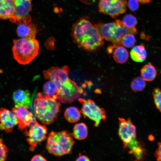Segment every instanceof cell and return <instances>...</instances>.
I'll return each mask as SVG.
<instances>
[{"instance_id": "obj_12", "label": "cell", "mask_w": 161, "mask_h": 161, "mask_svg": "<svg viewBox=\"0 0 161 161\" xmlns=\"http://www.w3.org/2000/svg\"><path fill=\"white\" fill-rule=\"evenodd\" d=\"M69 68L67 66L61 67L53 66L43 72L44 78L54 81L58 88L69 78Z\"/></svg>"}, {"instance_id": "obj_6", "label": "cell", "mask_w": 161, "mask_h": 161, "mask_svg": "<svg viewBox=\"0 0 161 161\" xmlns=\"http://www.w3.org/2000/svg\"><path fill=\"white\" fill-rule=\"evenodd\" d=\"M83 92L81 87L68 78L58 88L57 100L63 103H70L78 98Z\"/></svg>"}, {"instance_id": "obj_28", "label": "cell", "mask_w": 161, "mask_h": 161, "mask_svg": "<svg viewBox=\"0 0 161 161\" xmlns=\"http://www.w3.org/2000/svg\"><path fill=\"white\" fill-rule=\"evenodd\" d=\"M152 95L155 104L157 108L161 112V90L158 88L154 89Z\"/></svg>"}, {"instance_id": "obj_11", "label": "cell", "mask_w": 161, "mask_h": 161, "mask_svg": "<svg viewBox=\"0 0 161 161\" xmlns=\"http://www.w3.org/2000/svg\"><path fill=\"white\" fill-rule=\"evenodd\" d=\"M27 106L16 105L12 109L17 120L18 128L21 130L26 129L33 121V115Z\"/></svg>"}, {"instance_id": "obj_33", "label": "cell", "mask_w": 161, "mask_h": 161, "mask_svg": "<svg viewBox=\"0 0 161 161\" xmlns=\"http://www.w3.org/2000/svg\"><path fill=\"white\" fill-rule=\"evenodd\" d=\"M76 160L89 161H90V160L86 156L82 155L80 154H79L78 157L77 158Z\"/></svg>"}, {"instance_id": "obj_29", "label": "cell", "mask_w": 161, "mask_h": 161, "mask_svg": "<svg viewBox=\"0 0 161 161\" xmlns=\"http://www.w3.org/2000/svg\"><path fill=\"white\" fill-rule=\"evenodd\" d=\"M8 152L7 148L0 139V161H4L6 160Z\"/></svg>"}, {"instance_id": "obj_30", "label": "cell", "mask_w": 161, "mask_h": 161, "mask_svg": "<svg viewBox=\"0 0 161 161\" xmlns=\"http://www.w3.org/2000/svg\"><path fill=\"white\" fill-rule=\"evenodd\" d=\"M139 3L137 0H129L127 4L128 7L131 11H135L139 8Z\"/></svg>"}, {"instance_id": "obj_13", "label": "cell", "mask_w": 161, "mask_h": 161, "mask_svg": "<svg viewBox=\"0 0 161 161\" xmlns=\"http://www.w3.org/2000/svg\"><path fill=\"white\" fill-rule=\"evenodd\" d=\"M17 27L18 35L21 38H35L38 32L35 24L32 22L31 18L28 15L24 18Z\"/></svg>"}, {"instance_id": "obj_18", "label": "cell", "mask_w": 161, "mask_h": 161, "mask_svg": "<svg viewBox=\"0 0 161 161\" xmlns=\"http://www.w3.org/2000/svg\"><path fill=\"white\" fill-rule=\"evenodd\" d=\"M12 98L16 105L29 106L31 103L30 94L28 90H17L13 93Z\"/></svg>"}, {"instance_id": "obj_20", "label": "cell", "mask_w": 161, "mask_h": 161, "mask_svg": "<svg viewBox=\"0 0 161 161\" xmlns=\"http://www.w3.org/2000/svg\"><path fill=\"white\" fill-rule=\"evenodd\" d=\"M130 54L133 60L138 62H141L145 61L147 56L144 47L141 45L134 47L131 50Z\"/></svg>"}, {"instance_id": "obj_1", "label": "cell", "mask_w": 161, "mask_h": 161, "mask_svg": "<svg viewBox=\"0 0 161 161\" xmlns=\"http://www.w3.org/2000/svg\"><path fill=\"white\" fill-rule=\"evenodd\" d=\"M71 35L78 47L88 52H95L104 44L95 24L86 17L80 18L72 25Z\"/></svg>"}, {"instance_id": "obj_22", "label": "cell", "mask_w": 161, "mask_h": 161, "mask_svg": "<svg viewBox=\"0 0 161 161\" xmlns=\"http://www.w3.org/2000/svg\"><path fill=\"white\" fill-rule=\"evenodd\" d=\"M74 137L78 140L85 139L88 135V129L86 125L83 123L76 124L75 126L72 134Z\"/></svg>"}, {"instance_id": "obj_34", "label": "cell", "mask_w": 161, "mask_h": 161, "mask_svg": "<svg viewBox=\"0 0 161 161\" xmlns=\"http://www.w3.org/2000/svg\"><path fill=\"white\" fill-rule=\"evenodd\" d=\"M139 3L142 4H145L150 2L152 0H137Z\"/></svg>"}, {"instance_id": "obj_15", "label": "cell", "mask_w": 161, "mask_h": 161, "mask_svg": "<svg viewBox=\"0 0 161 161\" xmlns=\"http://www.w3.org/2000/svg\"><path fill=\"white\" fill-rule=\"evenodd\" d=\"M18 124L17 119L13 112L5 108L0 109L1 129L10 133Z\"/></svg>"}, {"instance_id": "obj_14", "label": "cell", "mask_w": 161, "mask_h": 161, "mask_svg": "<svg viewBox=\"0 0 161 161\" xmlns=\"http://www.w3.org/2000/svg\"><path fill=\"white\" fill-rule=\"evenodd\" d=\"M15 12L10 20L12 23L18 24L24 18L29 15L32 8V0H13Z\"/></svg>"}, {"instance_id": "obj_32", "label": "cell", "mask_w": 161, "mask_h": 161, "mask_svg": "<svg viewBox=\"0 0 161 161\" xmlns=\"http://www.w3.org/2000/svg\"><path fill=\"white\" fill-rule=\"evenodd\" d=\"M31 161H47L46 159L41 155H36L33 156Z\"/></svg>"}, {"instance_id": "obj_23", "label": "cell", "mask_w": 161, "mask_h": 161, "mask_svg": "<svg viewBox=\"0 0 161 161\" xmlns=\"http://www.w3.org/2000/svg\"><path fill=\"white\" fill-rule=\"evenodd\" d=\"M58 87L54 81L49 80L44 83L43 90L46 95L57 100Z\"/></svg>"}, {"instance_id": "obj_9", "label": "cell", "mask_w": 161, "mask_h": 161, "mask_svg": "<svg viewBox=\"0 0 161 161\" xmlns=\"http://www.w3.org/2000/svg\"><path fill=\"white\" fill-rule=\"evenodd\" d=\"M126 0H100L98 4L100 13L117 18L126 11Z\"/></svg>"}, {"instance_id": "obj_16", "label": "cell", "mask_w": 161, "mask_h": 161, "mask_svg": "<svg viewBox=\"0 0 161 161\" xmlns=\"http://www.w3.org/2000/svg\"><path fill=\"white\" fill-rule=\"evenodd\" d=\"M124 147L128 149L129 153L133 154L135 160H142L145 158L146 155L145 149L143 144L136 138L124 146Z\"/></svg>"}, {"instance_id": "obj_26", "label": "cell", "mask_w": 161, "mask_h": 161, "mask_svg": "<svg viewBox=\"0 0 161 161\" xmlns=\"http://www.w3.org/2000/svg\"><path fill=\"white\" fill-rule=\"evenodd\" d=\"M134 35L132 34L129 33L125 35L121 39L120 45H122L128 48L133 47L136 42V39Z\"/></svg>"}, {"instance_id": "obj_8", "label": "cell", "mask_w": 161, "mask_h": 161, "mask_svg": "<svg viewBox=\"0 0 161 161\" xmlns=\"http://www.w3.org/2000/svg\"><path fill=\"white\" fill-rule=\"evenodd\" d=\"M33 122L28 131L25 132L29 150L31 151H33L38 144L46 139L47 132L46 127L38 123L35 119Z\"/></svg>"}, {"instance_id": "obj_4", "label": "cell", "mask_w": 161, "mask_h": 161, "mask_svg": "<svg viewBox=\"0 0 161 161\" xmlns=\"http://www.w3.org/2000/svg\"><path fill=\"white\" fill-rule=\"evenodd\" d=\"M72 134L66 131L51 132L48 136L46 148L50 154L61 157L71 153L75 141Z\"/></svg>"}, {"instance_id": "obj_17", "label": "cell", "mask_w": 161, "mask_h": 161, "mask_svg": "<svg viewBox=\"0 0 161 161\" xmlns=\"http://www.w3.org/2000/svg\"><path fill=\"white\" fill-rule=\"evenodd\" d=\"M15 12L13 0H0V19H11Z\"/></svg>"}, {"instance_id": "obj_10", "label": "cell", "mask_w": 161, "mask_h": 161, "mask_svg": "<svg viewBox=\"0 0 161 161\" xmlns=\"http://www.w3.org/2000/svg\"><path fill=\"white\" fill-rule=\"evenodd\" d=\"M119 120L118 134L125 146L136 138V127L130 118L126 120L119 118Z\"/></svg>"}, {"instance_id": "obj_24", "label": "cell", "mask_w": 161, "mask_h": 161, "mask_svg": "<svg viewBox=\"0 0 161 161\" xmlns=\"http://www.w3.org/2000/svg\"><path fill=\"white\" fill-rule=\"evenodd\" d=\"M64 117L68 122L72 123H75L80 119V112L75 107H69L65 111Z\"/></svg>"}, {"instance_id": "obj_2", "label": "cell", "mask_w": 161, "mask_h": 161, "mask_svg": "<svg viewBox=\"0 0 161 161\" xmlns=\"http://www.w3.org/2000/svg\"><path fill=\"white\" fill-rule=\"evenodd\" d=\"M60 103L57 100L40 93L34 100L33 108L37 118L42 123L48 125L56 119L59 112Z\"/></svg>"}, {"instance_id": "obj_5", "label": "cell", "mask_w": 161, "mask_h": 161, "mask_svg": "<svg viewBox=\"0 0 161 161\" xmlns=\"http://www.w3.org/2000/svg\"><path fill=\"white\" fill-rule=\"evenodd\" d=\"M95 25L103 39L117 45H120L121 39L125 35L129 33L135 35L137 32L136 28H127L119 19L111 23H99Z\"/></svg>"}, {"instance_id": "obj_19", "label": "cell", "mask_w": 161, "mask_h": 161, "mask_svg": "<svg viewBox=\"0 0 161 161\" xmlns=\"http://www.w3.org/2000/svg\"><path fill=\"white\" fill-rule=\"evenodd\" d=\"M114 47L112 53L114 60L119 64H123L125 63L128 61L129 57L128 51L121 45L115 44H114Z\"/></svg>"}, {"instance_id": "obj_25", "label": "cell", "mask_w": 161, "mask_h": 161, "mask_svg": "<svg viewBox=\"0 0 161 161\" xmlns=\"http://www.w3.org/2000/svg\"><path fill=\"white\" fill-rule=\"evenodd\" d=\"M146 83L142 77H137L134 78L131 82V86L134 92H141L145 88Z\"/></svg>"}, {"instance_id": "obj_27", "label": "cell", "mask_w": 161, "mask_h": 161, "mask_svg": "<svg viewBox=\"0 0 161 161\" xmlns=\"http://www.w3.org/2000/svg\"><path fill=\"white\" fill-rule=\"evenodd\" d=\"M122 21L126 27L130 29L135 28L137 22L136 18L131 14L125 15Z\"/></svg>"}, {"instance_id": "obj_31", "label": "cell", "mask_w": 161, "mask_h": 161, "mask_svg": "<svg viewBox=\"0 0 161 161\" xmlns=\"http://www.w3.org/2000/svg\"><path fill=\"white\" fill-rule=\"evenodd\" d=\"M158 147L154 153L155 157L157 161H161V142L158 143Z\"/></svg>"}, {"instance_id": "obj_3", "label": "cell", "mask_w": 161, "mask_h": 161, "mask_svg": "<svg viewBox=\"0 0 161 161\" xmlns=\"http://www.w3.org/2000/svg\"><path fill=\"white\" fill-rule=\"evenodd\" d=\"M13 56L19 64H29L38 54L39 43L35 38H21L15 39L13 41Z\"/></svg>"}, {"instance_id": "obj_7", "label": "cell", "mask_w": 161, "mask_h": 161, "mask_svg": "<svg viewBox=\"0 0 161 161\" xmlns=\"http://www.w3.org/2000/svg\"><path fill=\"white\" fill-rule=\"evenodd\" d=\"M78 100L82 105L80 113L85 118L87 117L94 121L95 126H97L102 120H105V111L97 106L93 101L90 99L86 100L82 98H79Z\"/></svg>"}, {"instance_id": "obj_21", "label": "cell", "mask_w": 161, "mask_h": 161, "mask_svg": "<svg viewBox=\"0 0 161 161\" xmlns=\"http://www.w3.org/2000/svg\"><path fill=\"white\" fill-rule=\"evenodd\" d=\"M142 78L145 81H151L156 78L157 72L156 70L151 63L144 65L140 70Z\"/></svg>"}]
</instances>
